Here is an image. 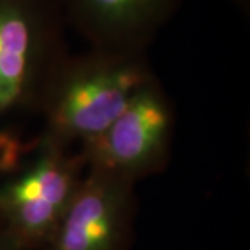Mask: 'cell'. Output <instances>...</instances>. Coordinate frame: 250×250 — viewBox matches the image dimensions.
<instances>
[{
    "label": "cell",
    "mask_w": 250,
    "mask_h": 250,
    "mask_svg": "<svg viewBox=\"0 0 250 250\" xmlns=\"http://www.w3.org/2000/svg\"><path fill=\"white\" fill-rule=\"evenodd\" d=\"M39 142V135L34 139H25L20 131L13 128L0 129V179L4 181L29 160Z\"/></svg>",
    "instance_id": "7"
},
{
    "label": "cell",
    "mask_w": 250,
    "mask_h": 250,
    "mask_svg": "<svg viewBox=\"0 0 250 250\" xmlns=\"http://www.w3.org/2000/svg\"><path fill=\"white\" fill-rule=\"evenodd\" d=\"M0 250H24V248L18 243L13 236V233L7 229L4 223L0 220Z\"/></svg>",
    "instance_id": "8"
},
{
    "label": "cell",
    "mask_w": 250,
    "mask_h": 250,
    "mask_svg": "<svg viewBox=\"0 0 250 250\" xmlns=\"http://www.w3.org/2000/svg\"><path fill=\"white\" fill-rule=\"evenodd\" d=\"M175 110L154 75L99 138L81 146L86 170L110 172L132 182L168 167Z\"/></svg>",
    "instance_id": "4"
},
{
    "label": "cell",
    "mask_w": 250,
    "mask_h": 250,
    "mask_svg": "<svg viewBox=\"0 0 250 250\" xmlns=\"http://www.w3.org/2000/svg\"><path fill=\"white\" fill-rule=\"evenodd\" d=\"M60 0H0V117L39 113L67 59Z\"/></svg>",
    "instance_id": "2"
},
{
    "label": "cell",
    "mask_w": 250,
    "mask_h": 250,
    "mask_svg": "<svg viewBox=\"0 0 250 250\" xmlns=\"http://www.w3.org/2000/svg\"><path fill=\"white\" fill-rule=\"evenodd\" d=\"M85 171L80 152L41 134L22 168L0 182V220L24 250H45Z\"/></svg>",
    "instance_id": "3"
},
{
    "label": "cell",
    "mask_w": 250,
    "mask_h": 250,
    "mask_svg": "<svg viewBox=\"0 0 250 250\" xmlns=\"http://www.w3.org/2000/svg\"><path fill=\"white\" fill-rule=\"evenodd\" d=\"M135 182L86 170L45 250H131L138 200Z\"/></svg>",
    "instance_id": "5"
},
{
    "label": "cell",
    "mask_w": 250,
    "mask_h": 250,
    "mask_svg": "<svg viewBox=\"0 0 250 250\" xmlns=\"http://www.w3.org/2000/svg\"><path fill=\"white\" fill-rule=\"evenodd\" d=\"M153 77L146 53L90 49L68 54L39 107L45 121L42 135L65 147L92 142Z\"/></svg>",
    "instance_id": "1"
},
{
    "label": "cell",
    "mask_w": 250,
    "mask_h": 250,
    "mask_svg": "<svg viewBox=\"0 0 250 250\" xmlns=\"http://www.w3.org/2000/svg\"><path fill=\"white\" fill-rule=\"evenodd\" d=\"M65 21L92 49L146 53L179 0H60Z\"/></svg>",
    "instance_id": "6"
}]
</instances>
